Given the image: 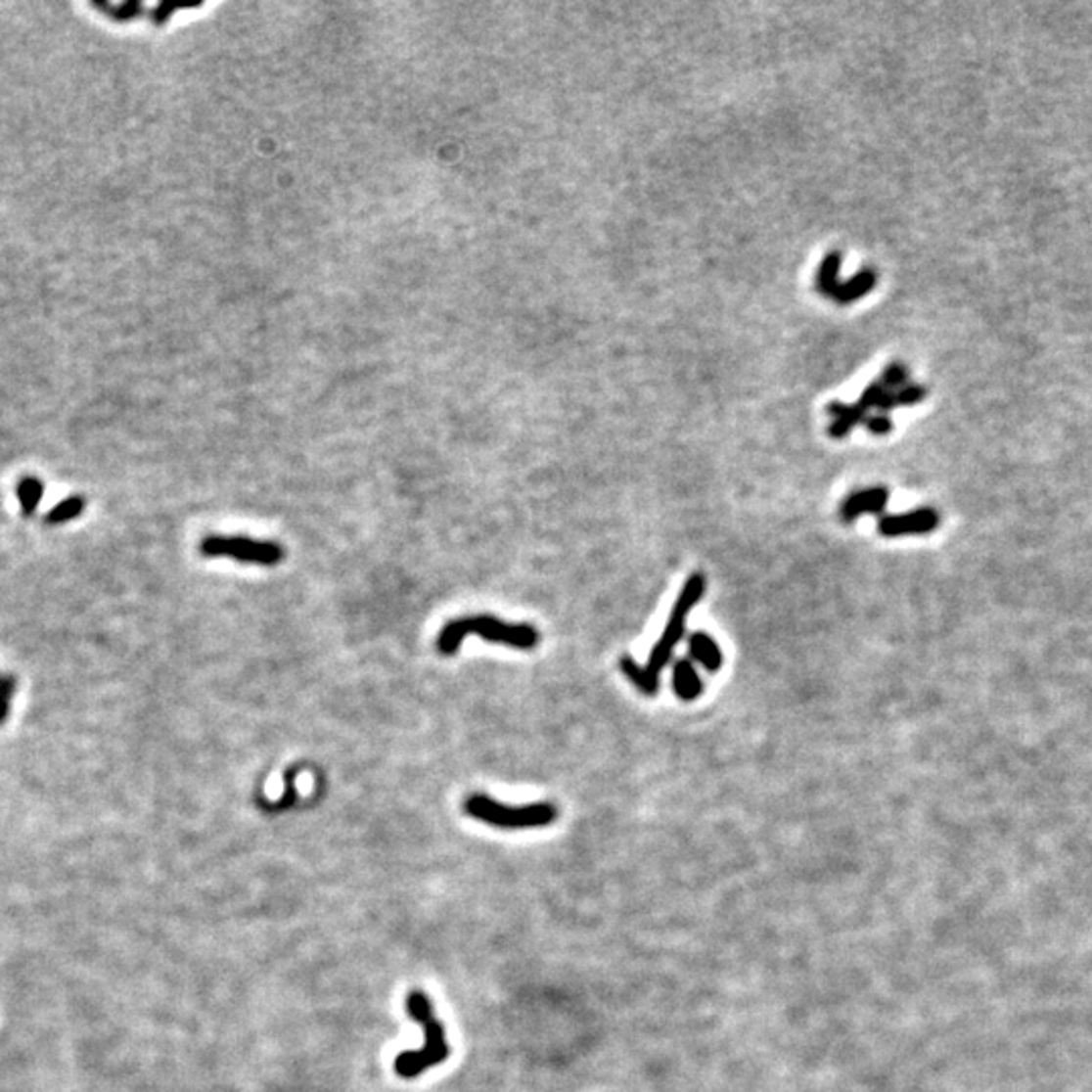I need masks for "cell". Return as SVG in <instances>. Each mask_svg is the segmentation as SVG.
Wrapping results in <instances>:
<instances>
[{
  "label": "cell",
  "mask_w": 1092,
  "mask_h": 1092,
  "mask_svg": "<svg viewBox=\"0 0 1092 1092\" xmlns=\"http://www.w3.org/2000/svg\"><path fill=\"white\" fill-rule=\"evenodd\" d=\"M466 635H479L485 642L504 644L516 650H532L540 640L536 627L528 623H506L492 615H474L449 621L437 637V650L443 656L455 654Z\"/></svg>",
  "instance_id": "1"
},
{
  "label": "cell",
  "mask_w": 1092,
  "mask_h": 1092,
  "mask_svg": "<svg viewBox=\"0 0 1092 1092\" xmlns=\"http://www.w3.org/2000/svg\"><path fill=\"white\" fill-rule=\"evenodd\" d=\"M407 1012L425 1031L423 1048L401 1052L397 1060H394V1072H397L401 1078L411 1080L423 1074L428 1069L445 1062L449 1056V1046L445 1042L443 1025L435 1018L433 1006L428 995L421 991H411L407 997Z\"/></svg>",
  "instance_id": "2"
},
{
  "label": "cell",
  "mask_w": 1092,
  "mask_h": 1092,
  "mask_svg": "<svg viewBox=\"0 0 1092 1092\" xmlns=\"http://www.w3.org/2000/svg\"><path fill=\"white\" fill-rule=\"evenodd\" d=\"M464 809L470 817L500 830H532L557 822L559 807L555 803H528L506 805L492 797L476 794L466 799Z\"/></svg>",
  "instance_id": "3"
},
{
  "label": "cell",
  "mask_w": 1092,
  "mask_h": 1092,
  "mask_svg": "<svg viewBox=\"0 0 1092 1092\" xmlns=\"http://www.w3.org/2000/svg\"><path fill=\"white\" fill-rule=\"evenodd\" d=\"M706 591V579L703 572H694L690 574L674 607H672V614L667 617V623L660 635V640L656 642L650 660H648V670L660 678V674L663 672V667L670 663L676 646L680 644V640L686 633V623H688V615L694 610V607L701 603L703 595Z\"/></svg>",
  "instance_id": "4"
},
{
  "label": "cell",
  "mask_w": 1092,
  "mask_h": 1092,
  "mask_svg": "<svg viewBox=\"0 0 1092 1092\" xmlns=\"http://www.w3.org/2000/svg\"><path fill=\"white\" fill-rule=\"evenodd\" d=\"M201 555L208 559L227 557L239 563L273 567L284 561V546L278 542L253 540L246 536H206L201 542Z\"/></svg>",
  "instance_id": "5"
},
{
  "label": "cell",
  "mask_w": 1092,
  "mask_h": 1092,
  "mask_svg": "<svg viewBox=\"0 0 1092 1092\" xmlns=\"http://www.w3.org/2000/svg\"><path fill=\"white\" fill-rule=\"evenodd\" d=\"M940 524V516L933 508H917L902 514H887L878 521V532L887 538L929 534Z\"/></svg>",
  "instance_id": "6"
},
{
  "label": "cell",
  "mask_w": 1092,
  "mask_h": 1092,
  "mask_svg": "<svg viewBox=\"0 0 1092 1092\" xmlns=\"http://www.w3.org/2000/svg\"><path fill=\"white\" fill-rule=\"evenodd\" d=\"M890 498V490L885 485H874L849 494L840 506V521L845 524L856 523L864 514H883Z\"/></svg>",
  "instance_id": "7"
},
{
  "label": "cell",
  "mask_w": 1092,
  "mask_h": 1092,
  "mask_svg": "<svg viewBox=\"0 0 1092 1092\" xmlns=\"http://www.w3.org/2000/svg\"><path fill=\"white\" fill-rule=\"evenodd\" d=\"M688 650H690V658L701 663L706 672L714 674L720 670L722 652L714 637L708 635L706 631H694L688 637Z\"/></svg>",
  "instance_id": "8"
},
{
  "label": "cell",
  "mask_w": 1092,
  "mask_h": 1092,
  "mask_svg": "<svg viewBox=\"0 0 1092 1092\" xmlns=\"http://www.w3.org/2000/svg\"><path fill=\"white\" fill-rule=\"evenodd\" d=\"M828 413L834 417L832 425L828 428V433L834 439H843L849 432L856 428V425H864V421L868 417V413L858 403L845 405V403H840V401L830 403Z\"/></svg>",
  "instance_id": "9"
},
{
  "label": "cell",
  "mask_w": 1092,
  "mask_h": 1092,
  "mask_svg": "<svg viewBox=\"0 0 1092 1092\" xmlns=\"http://www.w3.org/2000/svg\"><path fill=\"white\" fill-rule=\"evenodd\" d=\"M672 686H674L676 696L684 703H692L703 694V680H701V676H698L696 665L692 663V660L682 658L674 663Z\"/></svg>",
  "instance_id": "10"
},
{
  "label": "cell",
  "mask_w": 1092,
  "mask_h": 1092,
  "mask_svg": "<svg viewBox=\"0 0 1092 1092\" xmlns=\"http://www.w3.org/2000/svg\"><path fill=\"white\" fill-rule=\"evenodd\" d=\"M876 284H878V273L874 269H862L852 280H847L843 284L840 282L828 297L838 303H852L864 297Z\"/></svg>",
  "instance_id": "11"
},
{
  "label": "cell",
  "mask_w": 1092,
  "mask_h": 1092,
  "mask_svg": "<svg viewBox=\"0 0 1092 1092\" xmlns=\"http://www.w3.org/2000/svg\"><path fill=\"white\" fill-rule=\"evenodd\" d=\"M619 667L621 672L625 674V678L640 690L646 696H656L660 690V678H656L646 665L637 663L631 656H623L619 660Z\"/></svg>",
  "instance_id": "12"
},
{
  "label": "cell",
  "mask_w": 1092,
  "mask_h": 1092,
  "mask_svg": "<svg viewBox=\"0 0 1092 1092\" xmlns=\"http://www.w3.org/2000/svg\"><path fill=\"white\" fill-rule=\"evenodd\" d=\"M43 492H45V485L39 478H23L17 483V498L21 504V512L26 516V519L39 510Z\"/></svg>",
  "instance_id": "13"
},
{
  "label": "cell",
  "mask_w": 1092,
  "mask_h": 1092,
  "mask_svg": "<svg viewBox=\"0 0 1092 1092\" xmlns=\"http://www.w3.org/2000/svg\"><path fill=\"white\" fill-rule=\"evenodd\" d=\"M85 506H87V500L83 496H69L66 500H61L57 506H53L47 512L45 523L51 524V526L66 524V523L77 519V516L85 510Z\"/></svg>",
  "instance_id": "14"
},
{
  "label": "cell",
  "mask_w": 1092,
  "mask_h": 1092,
  "mask_svg": "<svg viewBox=\"0 0 1092 1092\" xmlns=\"http://www.w3.org/2000/svg\"><path fill=\"white\" fill-rule=\"evenodd\" d=\"M840 267H842V253L832 251L826 255V259L819 265L817 271V290L822 296H830L832 290L840 284L838 276H840Z\"/></svg>",
  "instance_id": "15"
},
{
  "label": "cell",
  "mask_w": 1092,
  "mask_h": 1092,
  "mask_svg": "<svg viewBox=\"0 0 1092 1092\" xmlns=\"http://www.w3.org/2000/svg\"><path fill=\"white\" fill-rule=\"evenodd\" d=\"M94 7L102 9L115 21H132L142 13L140 0H124V3L114 5L112 0H94Z\"/></svg>",
  "instance_id": "16"
},
{
  "label": "cell",
  "mask_w": 1092,
  "mask_h": 1092,
  "mask_svg": "<svg viewBox=\"0 0 1092 1092\" xmlns=\"http://www.w3.org/2000/svg\"><path fill=\"white\" fill-rule=\"evenodd\" d=\"M19 684L17 678L11 674H0V726L9 720L11 705Z\"/></svg>",
  "instance_id": "17"
},
{
  "label": "cell",
  "mask_w": 1092,
  "mask_h": 1092,
  "mask_svg": "<svg viewBox=\"0 0 1092 1092\" xmlns=\"http://www.w3.org/2000/svg\"><path fill=\"white\" fill-rule=\"evenodd\" d=\"M908 379H910V375H908V369L904 367V364H902V362H892V364H888V367L885 369L883 379H880V383H883V385L888 387V388H894V390H896L898 387L908 385Z\"/></svg>",
  "instance_id": "18"
},
{
  "label": "cell",
  "mask_w": 1092,
  "mask_h": 1092,
  "mask_svg": "<svg viewBox=\"0 0 1092 1092\" xmlns=\"http://www.w3.org/2000/svg\"><path fill=\"white\" fill-rule=\"evenodd\" d=\"M927 397V388L921 385H913L908 383L902 388L896 390V403L898 407H913L917 403H921Z\"/></svg>",
  "instance_id": "19"
},
{
  "label": "cell",
  "mask_w": 1092,
  "mask_h": 1092,
  "mask_svg": "<svg viewBox=\"0 0 1092 1092\" xmlns=\"http://www.w3.org/2000/svg\"><path fill=\"white\" fill-rule=\"evenodd\" d=\"M864 428H866L870 433H874V435H888V433L892 432L894 425H892V421H890L888 415L880 413V415H874V417H866Z\"/></svg>",
  "instance_id": "20"
},
{
  "label": "cell",
  "mask_w": 1092,
  "mask_h": 1092,
  "mask_svg": "<svg viewBox=\"0 0 1092 1092\" xmlns=\"http://www.w3.org/2000/svg\"><path fill=\"white\" fill-rule=\"evenodd\" d=\"M182 7H191V5H178V3H160V5L157 7V11H155V23H157V24H162V23H164V21H166V19L170 17V13H172V11H176V9H182Z\"/></svg>",
  "instance_id": "21"
}]
</instances>
